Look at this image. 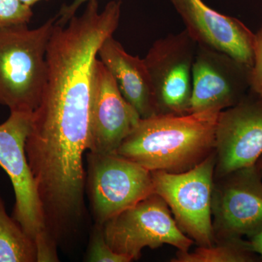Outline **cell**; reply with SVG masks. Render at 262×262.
I'll return each mask as SVG.
<instances>
[{"mask_svg":"<svg viewBox=\"0 0 262 262\" xmlns=\"http://www.w3.org/2000/svg\"><path fill=\"white\" fill-rule=\"evenodd\" d=\"M220 113L211 110L141 118L115 154L150 171H187L214 152Z\"/></svg>","mask_w":262,"mask_h":262,"instance_id":"obj_1","label":"cell"},{"mask_svg":"<svg viewBox=\"0 0 262 262\" xmlns=\"http://www.w3.org/2000/svg\"><path fill=\"white\" fill-rule=\"evenodd\" d=\"M56 15L37 29L28 24L0 29V105L33 113L48 75L46 53Z\"/></svg>","mask_w":262,"mask_h":262,"instance_id":"obj_2","label":"cell"},{"mask_svg":"<svg viewBox=\"0 0 262 262\" xmlns=\"http://www.w3.org/2000/svg\"><path fill=\"white\" fill-rule=\"evenodd\" d=\"M32 114L10 112L8 120L0 125V167L14 189L13 218L37 245L38 261H58L57 246L48 235L37 184L26 154Z\"/></svg>","mask_w":262,"mask_h":262,"instance_id":"obj_3","label":"cell"},{"mask_svg":"<svg viewBox=\"0 0 262 262\" xmlns=\"http://www.w3.org/2000/svg\"><path fill=\"white\" fill-rule=\"evenodd\" d=\"M215 164L214 151L183 173L151 171L154 193L167 203L181 230L199 246L215 243L211 202Z\"/></svg>","mask_w":262,"mask_h":262,"instance_id":"obj_4","label":"cell"},{"mask_svg":"<svg viewBox=\"0 0 262 262\" xmlns=\"http://www.w3.org/2000/svg\"><path fill=\"white\" fill-rule=\"evenodd\" d=\"M106 243L131 261L140 258L146 248L170 245L187 252L194 243L181 230L165 201L153 193L103 225Z\"/></svg>","mask_w":262,"mask_h":262,"instance_id":"obj_5","label":"cell"},{"mask_svg":"<svg viewBox=\"0 0 262 262\" xmlns=\"http://www.w3.org/2000/svg\"><path fill=\"white\" fill-rule=\"evenodd\" d=\"M87 155L85 187L96 225H104L154 193L151 171L139 164L115 153Z\"/></svg>","mask_w":262,"mask_h":262,"instance_id":"obj_6","label":"cell"},{"mask_svg":"<svg viewBox=\"0 0 262 262\" xmlns=\"http://www.w3.org/2000/svg\"><path fill=\"white\" fill-rule=\"evenodd\" d=\"M211 212L215 242L261 233L262 177L257 165L214 179Z\"/></svg>","mask_w":262,"mask_h":262,"instance_id":"obj_7","label":"cell"},{"mask_svg":"<svg viewBox=\"0 0 262 262\" xmlns=\"http://www.w3.org/2000/svg\"><path fill=\"white\" fill-rule=\"evenodd\" d=\"M196 44L184 29L160 38L144 61L154 88L157 115L188 114Z\"/></svg>","mask_w":262,"mask_h":262,"instance_id":"obj_8","label":"cell"},{"mask_svg":"<svg viewBox=\"0 0 262 262\" xmlns=\"http://www.w3.org/2000/svg\"><path fill=\"white\" fill-rule=\"evenodd\" d=\"M215 177L256 165L262 155V96L248 91L221 111L215 127Z\"/></svg>","mask_w":262,"mask_h":262,"instance_id":"obj_9","label":"cell"},{"mask_svg":"<svg viewBox=\"0 0 262 262\" xmlns=\"http://www.w3.org/2000/svg\"><path fill=\"white\" fill-rule=\"evenodd\" d=\"M251 68L227 53L198 45L188 114L221 112L237 104L249 91Z\"/></svg>","mask_w":262,"mask_h":262,"instance_id":"obj_10","label":"cell"},{"mask_svg":"<svg viewBox=\"0 0 262 262\" xmlns=\"http://www.w3.org/2000/svg\"><path fill=\"white\" fill-rule=\"evenodd\" d=\"M141 117L123 97L117 82L98 58L94 67L89 151L114 154Z\"/></svg>","mask_w":262,"mask_h":262,"instance_id":"obj_11","label":"cell"},{"mask_svg":"<svg viewBox=\"0 0 262 262\" xmlns=\"http://www.w3.org/2000/svg\"><path fill=\"white\" fill-rule=\"evenodd\" d=\"M196 44L227 53L252 67L255 33L238 18L218 13L203 0H170Z\"/></svg>","mask_w":262,"mask_h":262,"instance_id":"obj_12","label":"cell"},{"mask_svg":"<svg viewBox=\"0 0 262 262\" xmlns=\"http://www.w3.org/2000/svg\"><path fill=\"white\" fill-rule=\"evenodd\" d=\"M98 58L110 71L120 93L141 118L157 115L154 88L144 59L127 53L113 36L102 43Z\"/></svg>","mask_w":262,"mask_h":262,"instance_id":"obj_13","label":"cell"},{"mask_svg":"<svg viewBox=\"0 0 262 262\" xmlns=\"http://www.w3.org/2000/svg\"><path fill=\"white\" fill-rule=\"evenodd\" d=\"M37 245L14 218L0 196V262H37Z\"/></svg>","mask_w":262,"mask_h":262,"instance_id":"obj_14","label":"cell"},{"mask_svg":"<svg viewBox=\"0 0 262 262\" xmlns=\"http://www.w3.org/2000/svg\"><path fill=\"white\" fill-rule=\"evenodd\" d=\"M257 254L251 249L248 241L244 239H220L216 244L199 246L189 252L177 253L173 262H253Z\"/></svg>","mask_w":262,"mask_h":262,"instance_id":"obj_15","label":"cell"},{"mask_svg":"<svg viewBox=\"0 0 262 262\" xmlns=\"http://www.w3.org/2000/svg\"><path fill=\"white\" fill-rule=\"evenodd\" d=\"M87 261L90 262H130L126 256L118 254L110 248L103 232V225H96L90 242Z\"/></svg>","mask_w":262,"mask_h":262,"instance_id":"obj_16","label":"cell"},{"mask_svg":"<svg viewBox=\"0 0 262 262\" xmlns=\"http://www.w3.org/2000/svg\"><path fill=\"white\" fill-rule=\"evenodd\" d=\"M33 15L32 8L20 0H0V29L28 24Z\"/></svg>","mask_w":262,"mask_h":262,"instance_id":"obj_17","label":"cell"},{"mask_svg":"<svg viewBox=\"0 0 262 262\" xmlns=\"http://www.w3.org/2000/svg\"><path fill=\"white\" fill-rule=\"evenodd\" d=\"M254 56L250 74V91L262 96V23L255 34Z\"/></svg>","mask_w":262,"mask_h":262,"instance_id":"obj_18","label":"cell"},{"mask_svg":"<svg viewBox=\"0 0 262 262\" xmlns=\"http://www.w3.org/2000/svg\"><path fill=\"white\" fill-rule=\"evenodd\" d=\"M90 1L92 0H73L70 5H62L61 10L56 15V24L65 25L68 23L70 19L76 15V13L79 8L84 3H89ZM95 1H100V0H95Z\"/></svg>","mask_w":262,"mask_h":262,"instance_id":"obj_19","label":"cell"},{"mask_svg":"<svg viewBox=\"0 0 262 262\" xmlns=\"http://www.w3.org/2000/svg\"><path fill=\"white\" fill-rule=\"evenodd\" d=\"M248 243H249L251 249L262 259V232L250 238Z\"/></svg>","mask_w":262,"mask_h":262,"instance_id":"obj_20","label":"cell"},{"mask_svg":"<svg viewBox=\"0 0 262 262\" xmlns=\"http://www.w3.org/2000/svg\"><path fill=\"white\" fill-rule=\"evenodd\" d=\"M23 4L27 5V6L31 7L33 5L37 4V3L41 1H49V0H20Z\"/></svg>","mask_w":262,"mask_h":262,"instance_id":"obj_21","label":"cell"},{"mask_svg":"<svg viewBox=\"0 0 262 262\" xmlns=\"http://www.w3.org/2000/svg\"><path fill=\"white\" fill-rule=\"evenodd\" d=\"M256 165H257L258 170H259L260 173H261L262 177V155L258 158L257 162H256Z\"/></svg>","mask_w":262,"mask_h":262,"instance_id":"obj_22","label":"cell"}]
</instances>
